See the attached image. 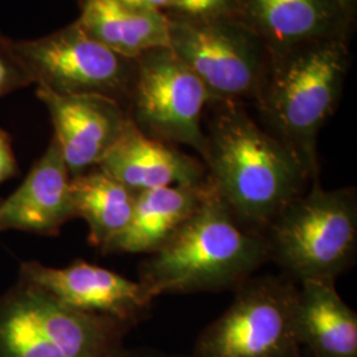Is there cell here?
Instances as JSON below:
<instances>
[{"label": "cell", "mask_w": 357, "mask_h": 357, "mask_svg": "<svg viewBox=\"0 0 357 357\" xmlns=\"http://www.w3.org/2000/svg\"><path fill=\"white\" fill-rule=\"evenodd\" d=\"M268 259L266 236L243 225L208 181L193 215L143 262L139 282L153 299L217 291L240 287Z\"/></svg>", "instance_id": "obj_2"}, {"label": "cell", "mask_w": 357, "mask_h": 357, "mask_svg": "<svg viewBox=\"0 0 357 357\" xmlns=\"http://www.w3.org/2000/svg\"><path fill=\"white\" fill-rule=\"evenodd\" d=\"M130 326L65 306L29 282L0 296V357H130Z\"/></svg>", "instance_id": "obj_4"}, {"label": "cell", "mask_w": 357, "mask_h": 357, "mask_svg": "<svg viewBox=\"0 0 357 357\" xmlns=\"http://www.w3.org/2000/svg\"><path fill=\"white\" fill-rule=\"evenodd\" d=\"M303 357H310V356H308V355H307V356H303Z\"/></svg>", "instance_id": "obj_24"}, {"label": "cell", "mask_w": 357, "mask_h": 357, "mask_svg": "<svg viewBox=\"0 0 357 357\" xmlns=\"http://www.w3.org/2000/svg\"><path fill=\"white\" fill-rule=\"evenodd\" d=\"M206 188L208 181L137 193L128 227L103 248V253L151 255L193 215Z\"/></svg>", "instance_id": "obj_16"}, {"label": "cell", "mask_w": 357, "mask_h": 357, "mask_svg": "<svg viewBox=\"0 0 357 357\" xmlns=\"http://www.w3.org/2000/svg\"><path fill=\"white\" fill-rule=\"evenodd\" d=\"M238 19L277 54L321 38H345L351 19L336 0H237Z\"/></svg>", "instance_id": "obj_14"}, {"label": "cell", "mask_w": 357, "mask_h": 357, "mask_svg": "<svg viewBox=\"0 0 357 357\" xmlns=\"http://www.w3.org/2000/svg\"><path fill=\"white\" fill-rule=\"evenodd\" d=\"M212 105L203 156L208 181L243 225L265 234L312 180L296 153L257 125L241 103Z\"/></svg>", "instance_id": "obj_1"}, {"label": "cell", "mask_w": 357, "mask_h": 357, "mask_svg": "<svg viewBox=\"0 0 357 357\" xmlns=\"http://www.w3.org/2000/svg\"><path fill=\"white\" fill-rule=\"evenodd\" d=\"M76 217L89 225V243L103 249L128 227L137 192L105 174L100 168L72 178Z\"/></svg>", "instance_id": "obj_18"}, {"label": "cell", "mask_w": 357, "mask_h": 357, "mask_svg": "<svg viewBox=\"0 0 357 357\" xmlns=\"http://www.w3.org/2000/svg\"><path fill=\"white\" fill-rule=\"evenodd\" d=\"M298 286L287 278L246 281L190 357H303L295 333Z\"/></svg>", "instance_id": "obj_7"}, {"label": "cell", "mask_w": 357, "mask_h": 357, "mask_svg": "<svg viewBox=\"0 0 357 357\" xmlns=\"http://www.w3.org/2000/svg\"><path fill=\"white\" fill-rule=\"evenodd\" d=\"M211 102L213 98L202 79L171 48H156L135 59L126 110L144 134L190 146L203 158V115Z\"/></svg>", "instance_id": "obj_8"}, {"label": "cell", "mask_w": 357, "mask_h": 357, "mask_svg": "<svg viewBox=\"0 0 357 357\" xmlns=\"http://www.w3.org/2000/svg\"><path fill=\"white\" fill-rule=\"evenodd\" d=\"M274 259L296 281L332 280L356 255L354 188L323 190L319 181L287 205L265 231Z\"/></svg>", "instance_id": "obj_5"}, {"label": "cell", "mask_w": 357, "mask_h": 357, "mask_svg": "<svg viewBox=\"0 0 357 357\" xmlns=\"http://www.w3.org/2000/svg\"><path fill=\"white\" fill-rule=\"evenodd\" d=\"M295 333L310 357H357V315L332 280L299 282Z\"/></svg>", "instance_id": "obj_15"}, {"label": "cell", "mask_w": 357, "mask_h": 357, "mask_svg": "<svg viewBox=\"0 0 357 357\" xmlns=\"http://www.w3.org/2000/svg\"><path fill=\"white\" fill-rule=\"evenodd\" d=\"M166 13L187 19L238 17L237 0H175Z\"/></svg>", "instance_id": "obj_20"}, {"label": "cell", "mask_w": 357, "mask_h": 357, "mask_svg": "<svg viewBox=\"0 0 357 357\" xmlns=\"http://www.w3.org/2000/svg\"><path fill=\"white\" fill-rule=\"evenodd\" d=\"M97 168L137 193L208 181L204 162L144 134L131 118Z\"/></svg>", "instance_id": "obj_13"}, {"label": "cell", "mask_w": 357, "mask_h": 357, "mask_svg": "<svg viewBox=\"0 0 357 357\" xmlns=\"http://www.w3.org/2000/svg\"><path fill=\"white\" fill-rule=\"evenodd\" d=\"M345 38H321L270 54L257 101L268 125L319 181L317 138L339 102L349 50Z\"/></svg>", "instance_id": "obj_3"}, {"label": "cell", "mask_w": 357, "mask_h": 357, "mask_svg": "<svg viewBox=\"0 0 357 357\" xmlns=\"http://www.w3.org/2000/svg\"><path fill=\"white\" fill-rule=\"evenodd\" d=\"M13 44L38 88L59 94H97L126 107L135 60L109 50L77 22L44 38Z\"/></svg>", "instance_id": "obj_9"}, {"label": "cell", "mask_w": 357, "mask_h": 357, "mask_svg": "<svg viewBox=\"0 0 357 357\" xmlns=\"http://www.w3.org/2000/svg\"><path fill=\"white\" fill-rule=\"evenodd\" d=\"M51 115L53 138L75 178L100 165L130 122L123 105L97 94H59L38 88Z\"/></svg>", "instance_id": "obj_11"}, {"label": "cell", "mask_w": 357, "mask_h": 357, "mask_svg": "<svg viewBox=\"0 0 357 357\" xmlns=\"http://www.w3.org/2000/svg\"><path fill=\"white\" fill-rule=\"evenodd\" d=\"M17 172L19 167L13 153V141L10 135L0 128V185L16 176Z\"/></svg>", "instance_id": "obj_21"}, {"label": "cell", "mask_w": 357, "mask_h": 357, "mask_svg": "<svg viewBox=\"0 0 357 357\" xmlns=\"http://www.w3.org/2000/svg\"><path fill=\"white\" fill-rule=\"evenodd\" d=\"M128 7L141 10V11H155V13H167L174 6L175 0H121Z\"/></svg>", "instance_id": "obj_22"}, {"label": "cell", "mask_w": 357, "mask_h": 357, "mask_svg": "<svg viewBox=\"0 0 357 357\" xmlns=\"http://www.w3.org/2000/svg\"><path fill=\"white\" fill-rule=\"evenodd\" d=\"M22 281L36 284L65 306L132 326L153 299L141 282L84 261L50 268L36 261L20 265Z\"/></svg>", "instance_id": "obj_10"}, {"label": "cell", "mask_w": 357, "mask_h": 357, "mask_svg": "<svg viewBox=\"0 0 357 357\" xmlns=\"http://www.w3.org/2000/svg\"><path fill=\"white\" fill-rule=\"evenodd\" d=\"M76 22L94 40L109 50L138 59L144 52L169 48V26L166 13L141 11L121 0H78Z\"/></svg>", "instance_id": "obj_17"}, {"label": "cell", "mask_w": 357, "mask_h": 357, "mask_svg": "<svg viewBox=\"0 0 357 357\" xmlns=\"http://www.w3.org/2000/svg\"><path fill=\"white\" fill-rule=\"evenodd\" d=\"M167 16L169 48L202 79L213 101L257 98L268 52L238 17Z\"/></svg>", "instance_id": "obj_6"}, {"label": "cell", "mask_w": 357, "mask_h": 357, "mask_svg": "<svg viewBox=\"0 0 357 357\" xmlns=\"http://www.w3.org/2000/svg\"><path fill=\"white\" fill-rule=\"evenodd\" d=\"M70 184L72 175L60 146L52 138L24 181L0 203V231L15 229L56 236L76 217Z\"/></svg>", "instance_id": "obj_12"}, {"label": "cell", "mask_w": 357, "mask_h": 357, "mask_svg": "<svg viewBox=\"0 0 357 357\" xmlns=\"http://www.w3.org/2000/svg\"><path fill=\"white\" fill-rule=\"evenodd\" d=\"M29 85L32 79L15 50L13 40L0 32V98Z\"/></svg>", "instance_id": "obj_19"}, {"label": "cell", "mask_w": 357, "mask_h": 357, "mask_svg": "<svg viewBox=\"0 0 357 357\" xmlns=\"http://www.w3.org/2000/svg\"><path fill=\"white\" fill-rule=\"evenodd\" d=\"M337 4L340 6V8L344 11L345 15L352 20V16L356 8L357 0H336Z\"/></svg>", "instance_id": "obj_23"}]
</instances>
